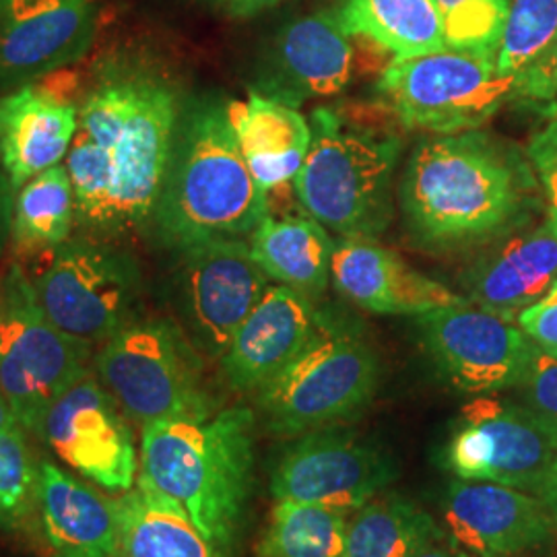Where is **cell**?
<instances>
[{
	"mask_svg": "<svg viewBox=\"0 0 557 557\" xmlns=\"http://www.w3.org/2000/svg\"><path fill=\"white\" fill-rule=\"evenodd\" d=\"M250 252L262 273L306 298L324 294L331 278L335 242L310 215H269L250 234Z\"/></svg>",
	"mask_w": 557,
	"mask_h": 557,
	"instance_id": "obj_25",
	"label": "cell"
},
{
	"mask_svg": "<svg viewBox=\"0 0 557 557\" xmlns=\"http://www.w3.org/2000/svg\"><path fill=\"white\" fill-rule=\"evenodd\" d=\"M512 0H436L448 48L498 59Z\"/></svg>",
	"mask_w": 557,
	"mask_h": 557,
	"instance_id": "obj_33",
	"label": "cell"
},
{
	"mask_svg": "<svg viewBox=\"0 0 557 557\" xmlns=\"http://www.w3.org/2000/svg\"><path fill=\"white\" fill-rule=\"evenodd\" d=\"M338 17L354 38L398 60L448 48L436 0H343Z\"/></svg>",
	"mask_w": 557,
	"mask_h": 557,
	"instance_id": "obj_28",
	"label": "cell"
},
{
	"mask_svg": "<svg viewBox=\"0 0 557 557\" xmlns=\"http://www.w3.org/2000/svg\"><path fill=\"white\" fill-rule=\"evenodd\" d=\"M34 278L46 317L64 335L96 349L135 320L139 271L106 242L69 239Z\"/></svg>",
	"mask_w": 557,
	"mask_h": 557,
	"instance_id": "obj_10",
	"label": "cell"
},
{
	"mask_svg": "<svg viewBox=\"0 0 557 557\" xmlns=\"http://www.w3.org/2000/svg\"><path fill=\"white\" fill-rule=\"evenodd\" d=\"M556 283L557 234L547 221L490 242L462 277L469 304L515 322Z\"/></svg>",
	"mask_w": 557,
	"mask_h": 557,
	"instance_id": "obj_20",
	"label": "cell"
},
{
	"mask_svg": "<svg viewBox=\"0 0 557 557\" xmlns=\"http://www.w3.org/2000/svg\"><path fill=\"white\" fill-rule=\"evenodd\" d=\"M444 531L413 499H370L347 522L345 557H418L438 545Z\"/></svg>",
	"mask_w": 557,
	"mask_h": 557,
	"instance_id": "obj_29",
	"label": "cell"
},
{
	"mask_svg": "<svg viewBox=\"0 0 557 557\" xmlns=\"http://www.w3.org/2000/svg\"><path fill=\"white\" fill-rule=\"evenodd\" d=\"M418 557H471L467 556V554H462L460 549H457L455 545H450V547H444V545H434V547H430V549H425V552H421Z\"/></svg>",
	"mask_w": 557,
	"mask_h": 557,
	"instance_id": "obj_40",
	"label": "cell"
},
{
	"mask_svg": "<svg viewBox=\"0 0 557 557\" xmlns=\"http://www.w3.org/2000/svg\"><path fill=\"white\" fill-rule=\"evenodd\" d=\"M502 75L515 81L518 98L557 96V0H512L498 50Z\"/></svg>",
	"mask_w": 557,
	"mask_h": 557,
	"instance_id": "obj_26",
	"label": "cell"
},
{
	"mask_svg": "<svg viewBox=\"0 0 557 557\" xmlns=\"http://www.w3.org/2000/svg\"><path fill=\"white\" fill-rule=\"evenodd\" d=\"M450 543L471 557H533L557 541V517L533 494L457 479L444 499Z\"/></svg>",
	"mask_w": 557,
	"mask_h": 557,
	"instance_id": "obj_16",
	"label": "cell"
},
{
	"mask_svg": "<svg viewBox=\"0 0 557 557\" xmlns=\"http://www.w3.org/2000/svg\"><path fill=\"white\" fill-rule=\"evenodd\" d=\"M116 504L122 557H221L190 518L143 479Z\"/></svg>",
	"mask_w": 557,
	"mask_h": 557,
	"instance_id": "obj_27",
	"label": "cell"
},
{
	"mask_svg": "<svg viewBox=\"0 0 557 557\" xmlns=\"http://www.w3.org/2000/svg\"><path fill=\"white\" fill-rule=\"evenodd\" d=\"M9 193H13L11 184H9L7 176L2 174L0 176V234H2V230L7 225V200H9Z\"/></svg>",
	"mask_w": 557,
	"mask_h": 557,
	"instance_id": "obj_39",
	"label": "cell"
},
{
	"mask_svg": "<svg viewBox=\"0 0 557 557\" xmlns=\"http://www.w3.org/2000/svg\"><path fill=\"white\" fill-rule=\"evenodd\" d=\"M556 458V430L518 400L481 395L465 407L446 465L462 481H487L533 494Z\"/></svg>",
	"mask_w": 557,
	"mask_h": 557,
	"instance_id": "obj_11",
	"label": "cell"
},
{
	"mask_svg": "<svg viewBox=\"0 0 557 557\" xmlns=\"http://www.w3.org/2000/svg\"><path fill=\"white\" fill-rule=\"evenodd\" d=\"M326 326L329 320L314 308L312 299L278 283L269 285L221 356V370L232 388L259 393Z\"/></svg>",
	"mask_w": 557,
	"mask_h": 557,
	"instance_id": "obj_18",
	"label": "cell"
},
{
	"mask_svg": "<svg viewBox=\"0 0 557 557\" xmlns=\"http://www.w3.org/2000/svg\"><path fill=\"white\" fill-rule=\"evenodd\" d=\"M218 2L230 17L248 20V17H255L262 11H267V9H273L281 0H218Z\"/></svg>",
	"mask_w": 557,
	"mask_h": 557,
	"instance_id": "obj_37",
	"label": "cell"
},
{
	"mask_svg": "<svg viewBox=\"0 0 557 557\" xmlns=\"http://www.w3.org/2000/svg\"><path fill=\"white\" fill-rule=\"evenodd\" d=\"M419 335L440 374L460 393L494 395L515 388L535 343L515 320L469 301L418 317Z\"/></svg>",
	"mask_w": 557,
	"mask_h": 557,
	"instance_id": "obj_12",
	"label": "cell"
},
{
	"mask_svg": "<svg viewBox=\"0 0 557 557\" xmlns=\"http://www.w3.org/2000/svg\"><path fill=\"white\" fill-rule=\"evenodd\" d=\"M518 403L557 432V359L535 347L522 380L515 386Z\"/></svg>",
	"mask_w": 557,
	"mask_h": 557,
	"instance_id": "obj_34",
	"label": "cell"
},
{
	"mask_svg": "<svg viewBox=\"0 0 557 557\" xmlns=\"http://www.w3.org/2000/svg\"><path fill=\"white\" fill-rule=\"evenodd\" d=\"M91 356L46 317L32 278L13 264L0 281V395L23 430L38 434L50 405L91 372Z\"/></svg>",
	"mask_w": 557,
	"mask_h": 557,
	"instance_id": "obj_8",
	"label": "cell"
},
{
	"mask_svg": "<svg viewBox=\"0 0 557 557\" xmlns=\"http://www.w3.org/2000/svg\"><path fill=\"white\" fill-rule=\"evenodd\" d=\"M331 277L343 296L374 314L421 317L467 301L370 239L337 242Z\"/></svg>",
	"mask_w": 557,
	"mask_h": 557,
	"instance_id": "obj_21",
	"label": "cell"
},
{
	"mask_svg": "<svg viewBox=\"0 0 557 557\" xmlns=\"http://www.w3.org/2000/svg\"><path fill=\"white\" fill-rule=\"evenodd\" d=\"M75 131L77 106L44 91L38 81L0 98V168L13 195L25 182L62 163Z\"/></svg>",
	"mask_w": 557,
	"mask_h": 557,
	"instance_id": "obj_22",
	"label": "cell"
},
{
	"mask_svg": "<svg viewBox=\"0 0 557 557\" xmlns=\"http://www.w3.org/2000/svg\"><path fill=\"white\" fill-rule=\"evenodd\" d=\"M379 380L374 349L329 322L304 354L257 395L269 430L296 438L359 416L376 395Z\"/></svg>",
	"mask_w": 557,
	"mask_h": 557,
	"instance_id": "obj_7",
	"label": "cell"
},
{
	"mask_svg": "<svg viewBox=\"0 0 557 557\" xmlns=\"http://www.w3.org/2000/svg\"><path fill=\"white\" fill-rule=\"evenodd\" d=\"M310 128L312 145L294 178L301 209L341 238H376L393 218L398 140L351 128L326 108Z\"/></svg>",
	"mask_w": 557,
	"mask_h": 557,
	"instance_id": "obj_5",
	"label": "cell"
},
{
	"mask_svg": "<svg viewBox=\"0 0 557 557\" xmlns=\"http://www.w3.org/2000/svg\"><path fill=\"white\" fill-rule=\"evenodd\" d=\"M379 89L405 126L434 135L478 131L518 98L515 81L499 73L496 57L455 48L393 60Z\"/></svg>",
	"mask_w": 557,
	"mask_h": 557,
	"instance_id": "obj_9",
	"label": "cell"
},
{
	"mask_svg": "<svg viewBox=\"0 0 557 557\" xmlns=\"http://www.w3.org/2000/svg\"><path fill=\"white\" fill-rule=\"evenodd\" d=\"M225 112L260 188L269 195L294 182L312 145L308 120L296 108L257 91L248 100L230 101Z\"/></svg>",
	"mask_w": 557,
	"mask_h": 557,
	"instance_id": "obj_24",
	"label": "cell"
},
{
	"mask_svg": "<svg viewBox=\"0 0 557 557\" xmlns=\"http://www.w3.org/2000/svg\"><path fill=\"white\" fill-rule=\"evenodd\" d=\"M347 512L275 499L260 557H345Z\"/></svg>",
	"mask_w": 557,
	"mask_h": 557,
	"instance_id": "obj_31",
	"label": "cell"
},
{
	"mask_svg": "<svg viewBox=\"0 0 557 557\" xmlns=\"http://www.w3.org/2000/svg\"><path fill=\"white\" fill-rule=\"evenodd\" d=\"M52 557H96L87 556V554H73V552H57Z\"/></svg>",
	"mask_w": 557,
	"mask_h": 557,
	"instance_id": "obj_42",
	"label": "cell"
},
{
	"mask_svg": "<svg viewBox=\"0 0 557 557\" xmlns=\"http://www.w3.org/2000/svg\"><path fill=\"white\" fill-rule=\"evenodd\" d=\"M533 496H537L557 517V458L539 481L537 487L533 490Z\"/></svg>",
	"mask_w": 557,
	"mask_h": 557,
	"instance_id": "obj_38",
	"label": "cell"
},
{
	"mask_svg": "<svg viewBox=\"0 0 557 557\" xmlns=\"http://www.w3.org/2000/svg\"><path fill=\"white\" fill-rule=\"evenodd\" d=\"M20 423L0 434V531H17L38 512L40 462L27 444Z\"/></svg>",
	"mask_w": 557,
	"mask_h": 557,
	"instance_id": "obj_32",
	"label": "cell"
},
{
	"mask_svg": "<svg viewBox=\"0 0 557 557\" xmlns=\"http://www.w3.org/2000/svg\"><path fill=\"white\" fill-rule=\"evenodd\" d=\"M255 413L163 419L140 428L139 479L172 499L221 557L238 549L255 487Z\"/></svg>",
	"mask_w": 557,
	"mask_h": 557,
	"instance_id": "obj_3",
	"label": "cell"
},
{
	"mask_svg": "<svg viewBox=\"0 0 557 557\" xmlns=\"http://www.w3.org/2000/svg\"><path fill=\"white\" fill-rule=\"evenodd\" d=\"M75 225V190L64 163L34 176L15 193L11 236L21 252H52L71 239Z\"/></svg>",
	"mask_w": 557,
	"mask_h": 557,
	"instance_id": "obj_30",
	"label": "cell"
},
{
	"mask_svg": "<svg viewBox=\"0 0 557 557\" xmlns=\"http://www.w3.org/2000/svg\"><path fill=\"white\" fill-rule=\"evenodd\" d=\"M527 158L547 202V223L557 234V116L533 135Z\"/></svg>",
	"mask_w": 557,
	"mask_h": 557,
	"instance_id": "obj_35",
	"label": "cell"
},
{
	"mask_svg": "<svg viewBox=\"0 0 557 557\" xmlns=\"http://www.w3.org/2000/svg\"><path fill=\"white\" fill-rule=\"evenodd\" d=\"M38 436L81 478L108 492L126 494L137 485L139 448L128 418L91 372L50 405Z\"/></svg>",
	"mask_w": 557,
	"mask_h": 557,
	"instance_id": "obj_14",
	"label": "cell"
},
{
	"mask_svg": "<svg viewBox=\"0 0 557 557\" xmlns=\"http://www.w3.org/2000/svg\"><path fill=\"white\" fill-rule=\"evenodd\" d=\"M98 0H0V85H27L83 59Z\"/></svg>",
	"mask_w": 557,
	"mask_h": 557,
	"instance_id": "obj_17",
	"label": "cell"
},
{
	"mask_svg": "<svg viewBox=\"0 0 557 557\" xmlns=\"http://www.w3.org/2000/svg\"><path fill=\"white\" fill-rule=\"evenodd\" d=\"M400 205L428 246L490 244L531 223L539 182L529 158L504 140L479 131L438 135L411 153Z\"/></svg>",
	"mask_w": 557,
	"mask_h": 557,
	"instance_id": "obj_2",
	"label": "cell"
},
{
	"mask_svg": "<svg viewBox=\"0 0 557 557\" xmlns=\"http://www.w3.org/2000/svg\"><path fill=\"white\" fill-rule=\"evenodd\" d=\"M220 103L197 106L180 124L153 220L163 244L182 250L209 239L250 236L271 215Z\"/></svg>",
	"mask_w": 557,
	"mask_h": 557,
	"instance_id": "obj_4",
	"label": "cell"
},
{
	"mask_svg": "<svg viewBox=\"0 0 557 557\" xmlns=\"http://www.w3.org/2000/svg\"><path fill=\"white\" fill-rule=\"evenodd\" d=\"M398 478L395 458L356 432L331 425L301 434L271 479L275 499L320 504L356 512Z\"/></svg>",
	"mask_w": 557,
	"mask_h": 557,
	"instance_id": "obj_13",
	"label": "cell"
},
{
	"mask_svg": "<svg viewBox=\"0 0 557 557\" xmlns=\"http://www.w3.org/2000/svg\"><path fill=\"white\" fill-rule=\"evenodd\" d=\"M38 517L54 552L122 557L116 499L44 460L38 471Z\"/></svg>",
	"mask_w": 557,
	"mask_h": 557,
	"instance_id": "obj_23",
	"label": "cell"
},
{
	"mask_svg": "<svg viewBox=\"0 0 557 557\" xmlns=\"http://www.w3.org/2000/svg\"><path fill=\"white\" fill-rule=\"evenodd\" d=\"M182 124L176 87L147 60H101L66 153L77 225L120 236L153 220Z\"/></svg>",
	"mask_w": 557,
	"mask_h": 557,
	"instance_id": "obj_1",
	"label": "cell"
},
{
	"mask_svg": "<svg viewBox=\"0 0 557 557\" xmlns=\"http://www.w3.org/2000/svg\"><path fill=\"white\" fill-rule=\"evenodd\" d=\"M15 423H17V419L13 416V411L9 409L7 400L0 395V434L7 432V430H9L11 425H15Z\"/></svg>",
	"mask_w": 557,
	"mask_h": 557,
	"instance_id": "obj_41",
	"label": "cell"
},
{
	"mask_svg": "<svg viewBox=\"0 0 557 557\" xmlns=\"http://www.w3.org/2000/svg\"><path fill=\"white\" fill-rule=\"evenodd\" d=\"M180 257V312L188 338L207 356L221 359L271 278L239 238L200 242L182 248Z\"/></svg>",
	"mask_w": 557,
	"mask_h": 557,
	"instance_id": "obj_15",
	"label": "cell"
},
{
	"mask_svg": "<svg viewBox=\"0 0 557 557\" xmlns=\"http://www.w3.org/2000/svg\"><path fill=\"white\" fill-rule=\"evenodd\" d=\"M96 376L140 428L215 413L197 345L174 322L135 319L96 354Z\"/></svg>",
	"mask_w": 557,
	"mask_h": 557,
	"instance_id": "obj_6",
	"label": "cell"
},
{
	"mask_svg": "<svg viewBox=\"0 0 557 557\" xmlns=\"http://www.w3.org/2000/svg\"><path fill=\"white\" fill-rule=\"evenodd\" d=\"M338 11H322L292 21L278 32L269 54L262 89L267 98L292 108L341 94L351 79L356 52Z\"/></svg>",
	"mask_w": 557,
	"mask_h": 557,
	"instance_id": "obj_19",
	"label": "cell"
},
{
	"mask_svg": "<svg viewBox=\"0 0 557 557\" xmlns=\"http://www.w3.org/2000/svg\"><path fill=\"white\" fill-rule=\"evenodd\" d=\"M517 324L537 349L557 359V283L543 298L518 314Z\"/></svg>",
	"mask_w": 557,
	"mask_h": 557,
	"instance_id": "obj_36",
	"label": "cell"
}]
</instances>
